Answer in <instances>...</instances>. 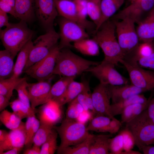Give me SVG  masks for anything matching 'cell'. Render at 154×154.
<instances>
[{
  "mask_svg": "<svg viewBox=\"0 0 154 154\" xmlns=\"http://www.w3.org/2000/svg\"><path fill=\"white\" fill-rule=\"evenodd\" d=\"M120 63L127 70L131 84L146 91L154 89V71L128 64L122 60Z\"/></svg>",
  "mask_w": 154,
  "mask_h": 154,
  "instance_id": "8fae6325",
  "label": "cell"
},
{
  "mask_svg": "<svg viewBox=\"0 0 154 154\" xmlns=\"http://www.w3.org/2000/svg\"><path fill=\"white\" fill-rule=\"evenodd\" d=\"M84 86V81L79 82L76 81L74 80H72L69 84L59 104L62 106L74 100L82 91Z\"/></svg>",
  "mask_w": 154,
  "mask_h": 154,
  "instance_id": "f546056e",
  "label": "cell"
},
{
  "mask_svg": "<svg viewBox=\"0 0 154 154\" xmlns=\"http://www.w3.org/2000/svg\"><path fill=\"white\" fill-rule=\"evenodd\" d=\"M86 1L88 16L96 27L101 17V0H86Z\"/></svg>",
  "mask_w": 154,
  "mask_h": 154,
  "instance_id": "74e56055",
  "label": "cell"
},
{
  "mask_svg": "<svg viewBox=\"0 0 154 154\" xmlns=\"http://www.w3.org/2000/svg\"><path fill=\"white\" fill-rule=\"evenodd\" d=\"M59 34L54 29L46 31L33 42L29 59L24 71L46 57L57 45Z\"/></svg>",
  "mask_w": 154,
  "mask_h": 154,
  "instance_id": "52a82bcc",
  "label": "cell"
},
{
  "mask_svg": "<svg viewBox=\"0 0 154 154\" xmlns=\"http://www.w3.org/2000/svg\"><path fill=\"white\" fill-rule=\"evenodd\" d=\"M10 100L6 96L0 94V111L1 112L9 105L10 102Z\"/></svg>",
  "mask_w": 154,
  "mask_h": 154,
  "instance_id": "db71d44e",
  "label": "cell"
},
{
  "mask_svg": "<svg viewBox=\"0 0 154 154\" xmlns=\"http://www.w3.org/2000/svg\"><path fill=\"white\" fill-rule=\"evenodd\" d=\"M35 12L46 31L54 29V21L58 15L54 0H35Z\"/></svg>",
  "mask_w": 154,
  "mask_h": 154,
  "instance_id": "7c38bea8",
  "label": "cell"
},
{
  "mask_svg": "<svg viewBox=\"0 0 154 154\" xmlns=\"http://www.w3.org/2000/svg\"><path fill=\"white\" fill-rule=\"evenodd\" d=\"M15 12L16 18L31 22L35 17V0H15Z\"/></svg>",
  "mask_w": 154,
  "mask_h": 154,
  "instance_id": "44dd1931",
  "label": "cell"
},
{
  "mask_svg": "<svg viewBox=\"0 0 154 154\" xmlns=\"http://www.w3.org/2000/svg\"><path fill=\"white\" fill-rule=\"evenodd\" d=\"M58 133L53 128L45 142L40 148V154H53L57 150Z\"/></svg>",
  "mask_w": 154,
  "mask_h": 154,
  "instance_id": "60d3db41",
  "label": "cell"
},
{
  "mask_svg": "<svg viewBox=\"0 0 154 154\" xmlns=\"http://www.w3.org/2000/svg\"><path fill=\"white\" fill-rule=\"evenodd\" d=\"M84 109L75 98L70 103L66 112V118L76 120Z\"/></svg>",
  "mask_w": 154,
  "mask_h": 154,
  "instance_id": "b9f144b4",
  "label": "cell"
},
{
  "mask_svg": "<svg viewBox=\"0 0 154 154\" xmlns=\"http://www.w3.org/2000/svg\"><path fill=\"white\" fill-rule=\"evenodd\" d=\"M112 104L119 102L134 95L146 92L131 84L120 85H107Z\"/></svg>",
  "mask_w": 154,
  "mask_h": 154,
  "instance_id": "ac0fdd59",
  "label": "cell"
},
{
  "mask_svg": "<svg viewBox=\"0 0 154 154\" xmlns=\"http://www.w3.org/2000/svg\"><path fill=\"white\" fill-rule=\"evenodd\" d=\"M26 138L25 123L23 122L18 128L8 132L5 140L0 143V154L14 148L23 147Z\"/></svg>",
  "mask_w": 154,
  "mask_h": 154,
  "instance_id": "e0dca14e",
  "label": "cell"
},
{
  "mask_svg": "<svg viewBox=\"0 0 154 154\" xmlns=\"http://www.w3.org/2000/svg\"><path fill=\"white\" fill-rule=\"evenodd\" d=\"M8 133L4 130H0V143L2 142L5 140Z\"/></svg>",
  "mask_w": 154,
  "mask_h": 154,
  "instance_id": "680465c9",
  "label": "cell"
},
{
  "mask_svg": "<svg viewBox=\"0 0 154 154\" xmlns=\"http://www.w3.org/2000/svg\"><path fill=\"white\" fill-rule=\"evenodd\" d=\"M123 150V135L121 131L114 137L110 138L109 151L110 154H120Z\"/></svg>",
  "mask_w": 154,
  "mask_h": 154,
  "instance_id": "7bdbcfd3",
  "label": "cell"
},
{
  "mask_svg": "<svg viewBox=\"0 0 154 154\" xmlns=\"http://www.w3.org/2000/svg\"><path fill=\"white\" fill-rule=\"evenodd\" d=\"M73 46L81 53L87 56H96L100 52V47L93 38H85L74 42Z\"/></svg>",
  "mask_w": 154,
  "mask_h": 154,
  "instance_id": "f1b7e54d",
  "label": "cell"
},
{
  "mask_svg": "<svg viewBox=\"0 0 154 154\" xmlns=\"http://www.w3.org/2000/svg\"><path fill=\"white\" fill-rule=\"evenodd\" d=\"M10 105L13 112L21 120L35 114L38 111L36 108L27 107L18 98L11 102Z\"/></svg>",
  "mask_w": 154,
  "mask_h": 154,
  "instance_id": "e575fe53",
  "label": "cell"
},
{
  "mask_svg": "<svg viewBox=\"0 0 154 154\" xmlns=\"http://www.w3.org/2000/svg\"><path fill=\"white\" fill-rule=\"evenodd\" d=\"M153 95V93L151 94L147 102L146 103L133 104L125 108L121 114V121L122 123H126L128 122L147 109L150 100Z\"/></svg>",
  "mask_w": 154,
  "mask_h": 154,
  "instance_id": "4316f807",
  "label": "cell"
},
{
  "mask_svg": "<svg viewBox=\"0 0 154 154\" xmlns=\"http://www.w3.org/2000/svg\"><path fill=\"white\" fill-rule=\"evenodd\" d=\"M33 46V42L31 39L19 51L17 54L13 73L11 77L14 78H18L24 72Z\"/></svg>",
  "mask_w": 154,
  "mask_h": 154,
  "instance_id": "603a6c76",
  "label": "cell"
},
{
  "mask_svg": "<svg viewBox=\"0 0 154 154\" xmlns=\"http://www.w3.org/2000/svg\"><path fill=\"white\" fill-rule=\"evenodd\" d=\"M52 126L40 123L39 128L35 134L33 145L41 148L53 129Z\"/></svg>",
  "mask_w": 154,
  "mask_h": 154,
  "instance_id": "ab89813d",
  "label": "cell"
},
{
  "mask_svg": "<svg viewBox=\"0 0 154 154\" xmlns=\"http://www.w3.org/2000/svg\"><path fill=\"white\" fill-rule=\"evenodd\" d=\"M53 128L59 134L60 139L57 153L67 147L81 143L90 134L85 124L66 118L60 125H54Z\"/></svg>",
  "mask_w": 154,
  "mask_h": 154,
  "instance_id": "5b68a950",
  "label": "cell"
},
{
  "mask_svg": "<svg viewBox=\"0 0 154 154\" xmlns=\"http://www.w3.org/2000/svg\"><path fill=\"white\" fill-rule=\"evenodd\" d=\"M154 6V0H136L129 5L115 14L111 19L119 20L129 18L137 23L143 15Z\"/></svg>",
  "mask_w": 154,
  "mask_h": 154,
  "instance_id": "4fadbf2b",
  "label": "cell"
},
{
  "mask_svg": "<svg viewBox=\"0 0 154 154\" xmlns=\"http://www.w3.org/2000/svg\"><path fill=\"white\" fill-rule=\"evenodd\" d=\"M8 17L7 13L0 9V28L8 26L10 23L9 22Z\"/></svg>",
  "mask_w": 154,
  "mask_h": 154,
  "instance_id": "f5cc1de1",
  "label": "cell"
},
{
  "mask_svg": "<svg viewBox=\"0 0 154 154\" xmlns=\"http://www.w3.org/2000/svg\"><path fill=\"white\" fill-rule=\"evenodd\" d=\"M111 137L108 135H94L90 143L89 154H110L109 141Z\"/></svg>",
  "mask_w": 154,
  "mask_h": 154,
  "instance_id": "484cf974",
  "label": "cell"
},
{
  "mask_svg": "<svg viewBox=\"0 0 154 154\" xmlns=\"http://www.w3.org/2000/svg\"><path fill=\"white\" fill-rule=\"evenodd\" d=\"M50 79L35 83H28L27 88L32 108H36L37 106L46 103L52 86Z\"/></svg>",
  "mask_w": 154,
  "mask_h": 154,
  "instance_id": "9a60e30c",
  "label": "cell"
},
{
  "mask_svg": "<svg viewBox=\"0 0 154 154\" xmlns=\"http://www.w3.org/2000/svg\"><path fill=\"white\" fill-rule=\"evenodd\" d=\"M111 119L107 116L96 115L90 121L86 129L88 131H92L98 132H108L109 123Z\"/></svg>",
  "mask_w": 154,
  "mask_h": 154,
  "instance_id": "4dcf8cb0",
  "label": "cell"
},
{
  "mask_svg": "<svg viewBox=\"0 0 154 154\" xmlns=\"http://www.w3.org/2000/svg\"><path fill=\"white\" fill-rule=\"evenodd\" d=\"M75 78L74 77L62 76L52 85L46 102L52 100L56 102L59 104L69 84L74 80Z\"/></svg>",
  "mask_w": 154,
  "mask_h": 154,
  "instance_id": "7402d4cb",
  "label": "cell"
},
{
  "mask_svg": "<svg viewBox=\"0 0 154 154\" xmlns=\"http://www.w3.org/2000/svg\"><path fill=\"white\" fill-rule=\"evenodd\" d=\"M94 117L90 111L84 110L80 114L76 121L85 124V122L88 120H90Z\"/></svg>",
  "mask_w": 154,
  "mask_h": 154,
  "instance_id": "681fc988",
  "label": "cell"
},
{
  "mask_svg": "<svg viewBox=\"0 0 154 154\" xmlns=\"http://www.w3.org/2000/svg\"><path fill=\"white\" fill-rule=\"evenodd\" d=\"M107 85L100 83L95 88L92 93V104L96 115L105 116L112 119L114 117L110 112L111 98Z\"/></svg>",
  "mask_w": 154,
  "mask_h": 154,
  "instance_id": "5bb4252c",
  "label": "cell"
},
{
  "mask_svg": "<svg viewBox=\"0 0 154 154\" xmlns=\"http://www.w3.org/2000/svg\"><path fill=\"white\" fill-rule=\"evenodd\" d=\"M1 122L7 128L13 130L18 128L23 122L13 112L5 110L0 114Z\"/></svg>",
  "mask_w": 154,
  "mask_h": 154,
  "instance_id": "d590c367",
  "label": "cell"
},
{
  "mask_svg": "<svg viewBox=\"0 0 154 154\" xmlns=\"http://www.w3.org/2000/svg\"><path fill=\"white\" fill-rule=\"evenodd\" d=\"M94 135L90 133L88 137L81 143L67 147L57 154H89L90 146Z\"/></svg>",
  "mask_w": 154,
  "mask_h": 154,
  "instance_id": "1f68e13d",
  "label": "cell"
},
{
  "mask_svg": "<svg viewBox=\"0 0 154 154\" xmlns=\"http://www.w3.org/2000/svg\"><path fill=\"white\" fill-rule=\"evenodd\" d=\"M121 154H141V153L135 151H134L132 150L127 151H122Z\"/></svg>",
  "mask_w": 154,
  "mask_h": 154,
  "instance_id": "91938a15",
  "label": "cell"
},
{
  "mask_svg": "<svg viewBox=\"0 0 154 154\" xmlns=\"http://www.w3.org/2000/svg\"><path fill=\"white\" fill-rule=\"evenodd\" d=\"M153 52L154 45L152 42H142L139 43L131 61L128 64L135 65L138 58L148 56Z\"/></svg>",
  "mask_w": 154,
  "mask_h": 154,
  "instance_id": "f35d334b",
  "label": "cell"
},
{
  "mask_svg": "<svg viewBox=\"0 0 154 154\" xmlns=\"http://www.w3.org/2000/svg\"><path fill=\"white\" fill-rule=\"evenodd\" d=\"M152 42L153 44L154 45V39H153Z\"/></svg>",
  "mask_w": 154,
  "mask_h": 154,
  "instance_id": "94428289",
  "label": "cell"
},
{
  "mask_svg": "<svg viewBox=\"0 0 154 154\" xmlns=\"http://www.w3.org/2000/svg\"><path fill=\"white\" fill-rule=\"evenodd\" d=\"M23 147H16L3 152L2 154H18L20 153Z\"/></svg>",
  "mask_w": 154,
  "mask_h": 154,
  "instance_id": "6f0895ef",
  "label": "cell"
},
{
  "mask_svg": "<svg viewBox=\"0 0 154 154\" xmlns=\"http://www.w3.org/2000/svg\"><path fill=\"white\" fill-rule=\"evenodd\" d=\"M125 0H101V17L96 31L104 22L113 17L123 4Z\"/></svg>",
  "mask_w": 154,
  "mask_h": 154,
  "instance_id": "cb8c5ba5",
  "label": "cell"
},
{
  "mask_svg": "<svg viewBox=\"0 0 154 154\" xmlns=\"http://www.w3.org/2000/svg\"><path fill=\"white\" fill-rule=\"evenodd\" d=\"M147 113L149 121L154 124V95L149 103L147 109Z\"/></svg>",
  "mask_w": 154,
  "mask_h": 154,
  "instance_id": "f907efd6",
  "label": "cell"
},
{
  "mask_svg": "<svg viewBox=\"0 0 154 154\" xmlns=\"http://www.w3.org/2000/svg\"><path fill=\"white\" fill-rule=\"evenodd\" d=\"M27 83L26 79L19 84L15 90L18 93V99L25 105L30 108L31 107L29 97Z\"/></svg>",
  "mask_w": 154,
  "mask_h": 154,
  "instance_id": "ee69618b",
  "label": "cell"
},
{
  "mask_svg": "<svg viewBox=\"0 0 154 154\" xmlns=\"http://www.w3.org/2000/svg\"><path fill=\"white\" fill-rule=\"evenodd\" d=\"M148 99L143 94H139L132 96L119 102L111 104L110 112L112 116L121 114L124 109L128 106L135 104L144 103Z\"/></svg>",
  "mask_w": 154,
  "mask_h": 154,
  "instance_id": "83f0119b",
  "label": "cell"
},
{
  "mask_svg": "<svg viewBox=\"0 0 154 154\" xmlns=\"http://www.w3.org/2000/svg\"><path fill=\"white\" fill-rule=\"evenodd\" d=\"M135 65L154 71V52L148 56L138 58Z\"/></svg>",
  "mask_w": 154,
  "mask_h": 154,
  "instance_id": "bcb514c9",
  "label": "cell"
},
{
  "mask_svg": "<svg viewBox=\"0 0 154 154\" xmlns=\"http://www.w3.org/2000/svg\"><path fill=\"white\" fill-rule=\"evenodd\" d=\"M58 44L46 57L33 64L24 72L38 81L51 79L53 75V71L60 50Z\"/></svg>",
  "mask_w": 154,
  "mask_h": 154,
  "instance_id": "30bf717a",
  "label": "cell"
},
{
  "mask_svg": "<svg viewBox=\"0 0 154 154\" xmlns=\"http://www.w3.org/2000/svg\"><path fill=\"white\" fill-rule=\"evenodd\" d=\"M125 124V128L131 133L135 145L140 150L143 147L152 144L154 140V124L148 119L147 109Z\"/></svg>",
  "mask_w": 154,
  "mask_h": 154,
  "instance_id": "8992f818",
  "label": "cell"
},
{
  "mask_svg": "<svg viewBox=\"0 0 154 154\" xmlns=\"http://www.w3.org/2000/svg\"></svg>",
  "mask_w": 154,
  "mask_h": 154,
  "instance_id": "e7e4bbea",
  "label": "cell"
},
{
  "mask_svg": "<svg viewBox=\"0 0 154 154\" xmlns=\"http://www.w3.org/2000/svg\"><path fill=\"white\" fill-rule=\"evenodd\" d=\"M60 106L55 101L50 100L38 109L37 113L40 123L54 126L61 120L62 112Z\"/></svg>",
  "mask_w": 154,
  "mask_h": 154,
  "instance_id": "2e32d148",
  "label": "cell"
},
{
  "mask_svg": "<svg viewBox=\"0 0 154 154\" xmlns=\"http://www.w3.org/2000/svg\"><path fill=\"white\" fill-rule=\"evenodd\" d=\"M123 138V148L124 151L132 150L135 145L133 135L127 129L125 128L121 131Z\"/></svg>",
  "mask_w": 154,
  "mask_h": 154,
  "instance_id": "f6af8a7d",
  "label": "cell"
},
{
  "mask_svg": "<svg viewBox=\"0 0 154 154\" xmlns=\"http://www.w3.org/2000/svg\"><path fill=\"white\" fill-rule=\"evenodd\" d=\"M115 66L104 59L98 64L90 67L86 72L92 73L103 84L117 86L128 84L129 80L117 70Z\"/></svg>",
  "mask_w": 154,
  "mask_h": 154,
  "instance_id": "9c48e42d",
  "label": "cell"
},
{
  "mask_svg": "<svg viewBox=\"0 0 154 154\" xmlns=\"http://www.w3.org/2000/svg\"><path fill=\"white\" fill-rule=\"evenodd\" d=\"M152 144H153V145H154V141H153V142Z\"/></svg>",
  "mask_w": 154,
  "mask_h": 154,
  "instance_id": "be15d7a7",
  "label": "cell"
},
{
  "mask_svg": "<svg viewBox=\"0 0 154 154\" xmlns=\"http://www.w3.org/2000/svg\"><path fill=\"white\" fill-rule=\"evenodd\" d=\"M112 19L115 23L117 38L123 56V60L129 62L133 57L140 43L135 23L128 17L120 21Z\"/></svg>",
  "mask_w": 154,
  "mask_h": 154,
  "instance_id": "277c9868",
  "label": "cell"
},
{
  "mask_svg": "<svg viewBox=\"0 0 154 154\" xmlns=\"http://www.w3.org/2000/svg\"><path fill=\"white\" fill-rule=\"evenodd\" d=\"M100 63L84 58L69 48H63L60 50L58 54L53 75L76 77Z\"/></svg>",
  "mask_w": 154,
  "mask_h": 154,
  "instance_id": "7a4b0ae2",
  "label": "cell"
},
{
  "mask_svg": "<svg viewBox=\"0 0 154 154\" xmlns=\"http://www.w3.org/2000/svg\"><path fill=\"white\" fill-rule=\"evenodd\" d=\"M93 38L102 50L104 60L118 66L123 57L116 36L114 21L110 19L93 33Z\"/></svg>",
  "mask_w": 154,
  "mask_h": 154,
  "instance_id": "6da1fadb",
  "label": "cell"
},
{
  "mask_svg": "<svg viewBox=\"0 0 154 154\" xmlns=\"http://www.w3.org/2000/svg\"><path fill=\"white\" fill-rule=\"evenodd\" d=\"M33 35V31L28 27L27 23L22 20L17 23H10L5 29H0V39L3 46L15 57L32 39Z\"/></svg>",
  "mask_w": 154,
  "mask_h": 154,
  "instance_id": "3957f363",
  "label": "cell"
},
{
  "mask_svg": "<svg viewBox=\"0 0 154 154\" xmlns=\"http://www.w3.org/2000/svg\"><path fill=\"white\" fill-rule=\"evenodd\" d=\"M137 24L136 29L139 41L152 42L154 39V6Z\"/></svg>",
  "mask_w": 154,
  "mask_h": 154,
  "instance_id": "d6986e66",
  "label": "cell"
},
{
  "mask_svg": "<svg viewBox=\"0 0 154 154\" xmlns=\"http://www.w3.org/2000/svg\"><path fill=\"white\" fill-rule=\"evenodd\" d=\"M122 123L114 117L111 119L109 124L108 132L110 134H115L119 130L122 125Z\"/></svg>",
  "mask_w": 154,
  "mask_h": 154,
  "instance_id": "c3c4849f",
  "label": "cell"
},
{
  "mask_svg": "<svg viewBox=\"0 0 154 154\" xmlns=\"http://www.w3.org/2000/svg\"><path fill=\"white\" fill-rule=\"evenodd\" d=\"M151 145H147L143 147L140 151L144 154H154V146Z\"/></svg>",
  "mask_w": 154,
  "mask_h": 154,
  "instance_id": "9f6ffc18",
  "label": "cell"
},
{
  "mask_svg": "<svg viewBox=\"0 0 154 154\" xmlns=\"http://www.w3.org/2000/svg\"><path fill=\"white\" fill-rule=\"evenodd\" d=\"M58 22L60 29V41L58 44L60 50L70 48L72 46V42L89 38L86 30L77 23L61 17Z\"/></svg>",
  "mask_w": 154,
  "mask_h": 154,
  "instance_id": "ba28073f",
  "label": "cell"
},
{
  "mask_svg": "<svg viewBox=\"0 0 154 154\" xmlns=\"http://www.w3.org/2000/svg\"><path fill=\"white\" fill-rule=\"evenodd\" d=\"M84 82L85 86L83 90L76 99L84 110L90 111L94 116L96 114L93 105L89 84L88 82L86 81Z\"/></svg>",
  "mask_w": 154,
  "mask_h": 154,
  "instance_id": "d6a6232c",
  "label": "cell"
},
{
  "mask_svg": "<svg viewBox=\"0 0 154 154\" xmlns=\"http://www.w3.org/2000/svg\"><path fill=\"white\" fill-rule=\"evenodd\" d=\"M15 57L8 50L0 51V80L10 78L13 72Z\"/></svg>",
  "mask_w": 154,
  "mask_h": 154,
  "instance_id": "d4e9b609",
  "label": "cell"
},
{
  "mask_svg": "<svg viewBox=\"0 0 154 154\" xmlns=\"http://www.w3.org/2000/svg\"><path fill=\"white\" fill-rule=\"evenodd\" d=\"M54 1L58 15L60 17L77 23L86 30L78 16L75 3L73 0Z\"/></svg>",
  "mask_w": 154,
  "mask_h": 154,
  "instance_id": "ffe728a7",
  "label": "cell"
},
{
  "mask_svg": "<svg viewBox=\"0 0 154 154\" xmlns=\"http://www.w3.org/2000/svg\"><path fill=\"white\" fill-rule=\"evenodd\" d=\"M75 3L78 16L84 24L86 30H92L95 31L96 25L93 22L88 20L87 17L88 16L86 0H73Z\"/></svg>",
  "mask_w": 154,
  "mask_h": 154,
  "instance_id": "8d00e7d4",
  "label": "cell"
},
{
  "mask_svg": "<svg viewBox=\"0 0 154 154\" xmlns=\"http://www.w3.org/2000/svg\"><path fill=\"white\" fill-rule=\"evenodd\" d=\"M40 124L39 120L37 118L29 134L26 137L25 145L26 148L31 147L33 145L34 138Z\"/></svg>",
  "mask_w": 154,
  "mask_h": 154,
  "instance_id": "7dc6e473",
  "label": "cell"
},
{
  "mask_svg": "<svg viewBox=\"0 0 154 154\" xmlns=\"http://www.w3.org/2000/svg\"><path fill=\"white\" fill-rule=\"evenodd\" d=\"M0 9L16 18L15 9L6 2L0 1Z\"/></svg>",
  "mask_w": 154,
  "mask_h": 154,
  "instance_id": "816d5d0a",
  "label": "cell"
},
{
  "mask_svg": "<svg viewBox=\"0 0 154 154\" xmlns=\"http://www.w3.org/2000/svg\"><path fill=\"white\" fill-rule=\"evenodd\" d=\"M40 148L33 145L31 147L26 148L23 151V154H40Z\"/></svg>",
  "mask_w": 154,
  "mask_h": 154,
  "instance_id": "11a10c76",
  "label": "cell"
},
{
  "mask_svg": "<svg viewBox=\"0 0 154 154\" xmlns=\"http://www.w3.org/2000/svg\"><path fill=\"white\" fill-rule=\"evenodd\" d=\"M131 0L132 1V2H133V1H136V0Z\"/></svg>",
  "mask_w": 154,
  "mask_h": 154,
  "instance_id": "6125c7cd",
  "label": "cell"
},
{
  "mask_svg": "<svg viewBox=\"0 0 154 154\" xmlns=\"http://www.w3.org/2000/svg\"><path fill=\"white\" fill-rule=\"evenodd\" d=\"M26 79L25 78H14L10 77L0 80V94L6 96L10 100L16 87Z\"/></svg>",
  "mask_w": 154,
  "mask_h": 154,
  "instance_id": "836d02e7",
  "label": "cell"
}]
</instances>
